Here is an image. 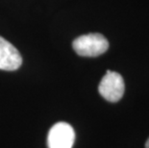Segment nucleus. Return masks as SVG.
<instances>
[{
    "label": "nucleus",
    "instance_id": "5",
    "mask_svg": "<svg viewBox=\"0 0 149 148\" xmlns=\"http://www.w3.org/2000/svg\"><path fill=\"white\" fill-rule=\"evenodd\" d=\"M145 148H149V138L147 140L146 143H145Z\"/></svg>",
    "mask_w": 149,
    "mask_h": 148
},
{
    "label": "nucleus",
    "instance_id": "1",
    "mask_svg": "<svg viewBox=\"0 0 149 148\" xmlns=\"http://www.w3.org/2000/svg\"><path fill=\"white\" fill-rule=\"evenodd\" d=\"M74 51L83 57H97L109 48V42L105 37L98 33L80 36L72 42Z\"/></svg>",
    "mask_w": 149,
    "mask_h": 148
},
{
    "label": "nucleus",
    "instance_id": "4",
    "mask_svg": "<svg viewBox=\"0 0 149 148\" xmlns=\"http://www.w3.org/2000/svg\"><path fill=\"white\" fill-rule=\"evenodd\" d=\"M22 65V57L15 47L0 37V69L14 71Z\"/></svg>",
    "mask_w": 149,
    "mask_h": 148
},
{
    "label": "nucleus",
    "instance_id": "3",
    "mask_svg": "<svg viewBox=\"0 0 149 148\" xmlns=\"http://www.w3.org/2000/svg\"><path fill=\"white\" fill-rule=\"evenodd\" d=\"M74 140V130L66 122H58L53 125L47 137L48 148H72Z\"/></svg>",
    "mask_w": 149,
    "mask_h": 148
},
{
    "label": "nucleus",
    "instance_id": "2",
    "mask_svg": "<svg viewBox=\"0 0 149 148\" xmlns=\"http://www.w3.org/2000/svg\"><path fill=\"white\" fill-rule=\"evenodd\" d=\"M98 90L107 101L117 102L124 94L125 85L122 76L115 71L108 70L101 80Z\"/></svg>",
    "mask_w": 149,
    "mask_h": 148
}]
</instances>
